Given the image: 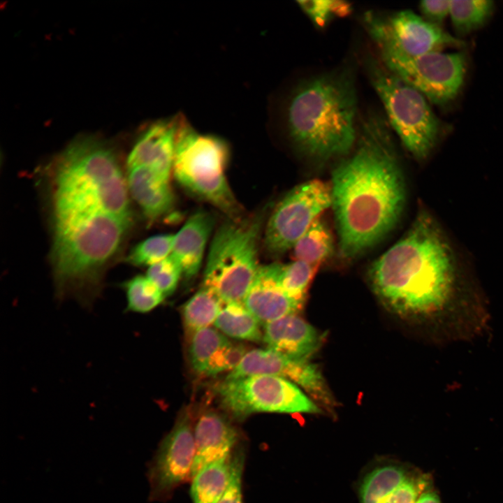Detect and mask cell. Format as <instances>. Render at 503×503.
I'll return each instance as SVG.
<instances>
[{
	"label": "cell",
	"mask_w": 503,
	"mask_h": 503,
	"mask_svg": "<svg viewBox=\"0 0 503 503\" xmlns=\"http://www.w3.org/2000/svg\"><path fill=\"white\" fill-rule=\"evenodd\" d=\"M358 147L333 171L332 205L342 258L352 259L395 226L405 202L389 128L378 115L362 125Z\"/></svg>",
	"instance_id": "6da1fadb"
},
{
	"label": "cell",
	"mask_w": 503,
	"mask_h": 503,
	"mask_svg": "<svg viewBox=\"0 0 503 503\" xmlns=\"http://www.w3.org/2000/svg\"><path fill=\"white\" fill-rule=\"evenodd\" d=\"M451 251L430 217L418 214L407 234L371 265L369 277L382 304L401 317L435 314L451 296Z\"/></svg>",
	"instance_id": "7a4b0ae2"
},
{
	"label": "cell",
	"mask_w": 503,
	"mask_h": 503,
	"mask_svg": "<svg viewBox=\"0 0 503 503\" xmlns=\"http://www.w3.org/2000/svg\"><path fill=\"white\" fill-rule=\"evenodd\" d=\"M357 96L347 71L323 73L302 81L282 105L281 126L292 145L321 161L345 155L356 142Z\"/></svg>",
	"instance_id": "3957f363"
},
{
	"label": "cell",
	"mask_w": 503,
	"mask_h": 503,
	"mask_svg": "<svg viewBox=\"0 0 503 503\" xmlns=\"http://www.w3.org/2000/svg\"><path fill=\"white\" fill-rule=\"evenodd\" d=\"M228 143L219 136L198 132L177 114L173 173L187 190L233 219L240 212L226 177Z\"/></svg>",
	"instance_id": "277c9868"
},
{
	"label": "cell",
	"mask_w": 503,
	"mask_h": 503,
	"mask_svg": "<svg viewBox=\"0 0 503 503\" xmlns=\"http://www.w3.org/2000/svg\"><path fill=\"white\" fill-rule=\"evenodd\" d=\"M261 216L224 223L215 232L208 252L203 286L224 304L243 303L260 265L258 252Z\"/></svg>",
	"instance_id": "5b68a950"
},
{
	"label": "cell",
	"mask_w": 503,
	"mask_h": 503,
	"mask_svg": "<svg viewBox=\"0 0 503 503\" xmlns=\"http://www.w3.org/2000/svg\"><path fill=\"white\" fill-rule=\"evenodd\" d=\"M365 68L393 129L415 158H425L436 143L439 123L425 96L372 57L366 59Z\"/></svg>",
	"instance_id": "8992f818"
},
{
	"label": "cell",
	"mask_w": 503,
	"mask_h": 503,
	"mask_svg": "<svg viewBox=\"0 0 503 503\" xmlns=\"http://www.w3.org/2000/svg\"><path fill=\"white\" fill-rule=\"evenodd\" d=\"M222 408L241 420L258 412L321 414L320 407L293 382L276 376L227 379L217 386Z\"/></svg>",
	"instance_id": "52a82bcc"
},
{
	"label": "cell",
	"mask_w": 503,
	"mask_h": 503,
	"mask_svg": "<svg viewBox=\"0 0 503 503\" xmlns=\"http://www.w3.org/2000/svg\"><path fill=\"white\" fill-rule=\"evenodd\" d=\"M375 43L384 65L432 103L446 104L457 96L465 74L463 53L435 51L410 57L386 43Z\"/></svg>",
	"instance_id": "ba28073f"
},
{
	"label": "cell",
	"mask_w": 503,
	"mask_h": 503,
	"mask_svg": "<svg viewBox=\"0 0 503 503\" xmlns=\"http://www.w3.org/2000/svg\"><path fill=\"white\" fill-rule=\"evenodd\" d=\"M332 205L330 184L311 180L291 189L278 203L265 226L264 246L272 255L283 254L322 212Z\"/></svg>",
	"instance_id": "9c48e42d"
},
{
	"label": "cell",
	"mask_w": 503,
	"mask_h": 503,
	"mask_svg": "<svg viewBox=\"0 0 503 503\" xmlns=\"http://www.w3.org/2000/svg\"><path fill=\"white\" fill-rule=\"evenodd\" d=\"M195 453L192 414L184 409L161 442L149 465L150 500L168 499L176 488L191 479Z\"/></svg>",
	"instance_id": "30bf717a"
},
{
	"label": "cell",
	"mask_w": 503,
	"mask_h": 503,
	"mask_svg": "<svg viewBox=\"0 0 503 503\" xmlns=\"http://www.w3.org/2000/svg\"><path fill=\"white\" fill-rule=\"evenodd\" d=\"M364 22L374 42L386 43L410 57L460 44L459 41L439 25L409 10L399 11L388 17L368 12L364 16Z\"/></svg>",
	"instance_id": "8fae6325"
},
{
	"label": "cell",
	"mask_w": 503,
	"mask_h": 503,
	"mask_svg": "<svg viewBox=\"0 0 503 503\" xmlns=\"http://www.w3.org/2000/svg\"><path fill=\"white\" fill-rule=\"evenodd\" d=\"M255 375L286 379L302 388L322 405L329 408L336 404L321 370L316 365L309 361L294 360L269 348L256 349L247 351L226 378L238 379Z\"/></svg>",
	"instance_id": "7c38bea8"
},
{
	"label": "cell",
	"mask_w": 503,
	"mask_h": 503,
	"mask_svg": "<svg viewBox=\"0 0 503 503\" xmlns=\"http://www.w3.org/2000/svg\"><path fill=\"white\" fill-rule=\"evenodd\" d=\"M281 263L260 265L243 304L261 325L296 314L303 304L291 298L279 281Z\"/></svg>",
	"instance_id": "4fadbf2b"
},
{
	"label": "cell",
	"mask_w": 503,
	"mask_h": 503,
	"mask_svg": "<svg viewBox=\"0 0 503 503\" xmlns=\"http://www.w3.org/2000/svg\"><path fill=\"white\" fill-rule=\"evenodd\" d=\"M177 114L150 123L140 133L126 161V168L143 166L170 180L173 173Z\"/></svg>",
	"instance_id": "5bb4252c"
},
{
	"label": "cell",
	"mask_w": 503,
	"mask_h": 503,
	"mask_svg": "<svg viewBox=\"0 0 503 503\" xmlns=\"http://www.w3.org/2000/svg\"><path fill=\"white\" fill-rule=\"evenodd\" d=\"M238 440L235 428L223 414L207 410L194 423L196 453L191 479L205 466L228 457Z\"/></svg>",
	"instance_id": "9a60e30c"
},
{
	"label": "cell",
	"mask_w": 503,
	"mask_h": 503,
	"mask_svg": "<svg viewBox=\"0 0 503 503\" xmlns=\"http://www.w3.org/2000/svg\"><path fill=\"white\" fill-rule=\"evenodd\" d=\"M263 340L268 348L290 358L309 361L319 349L323 336L296 314H290L264 326Z\"/></svg>",
	"instance_id": "2e32d148"
},
{
	"label": "cell",
	"mask_w": 503,
	"mask_h": 503,
	"mask_svg": "<svg viewBox=\"0 0 503 503\" xmlns=\"http://www.w3.org/2000/svg\"><path fill=\"white\" fill-rule=\"evenodd\" d=\"M169 180L146 167L127 168L129 192L150 221L161 218L173 209L175 199Z\"/></svg>",
	"instance_id": "e0dca14e"
},
{
	"label": "cell",
	"mask_w": 503,
	"mask_h": 503,
	"mask_svg": "<svg viewBox=\"0 0 503 503\" xmlns=\"http://www.w3.org/2000/svg\"><path fill=\"white\" fill-rule=\"evenodd\" d=\"M213 226L212 214L201 210L194 213L175 234L170 255L180 264L186 279L198 275Z\"/></svg>",
	"instance_id": "ac0fdd59"
},
{
	"label": "cell",
	"mask_w": 503,
	"mask_h": 503,
	"mask_svg": "<svg viewBox=\"0 0 503 503\" xmlns=\"http://www.w3.org/2000/svg\"><path fill=\"white\" fill-rule=\"evenodd\" d=\"M413 473L400 464L376 467L363 478L359 487L360 503H384Z\"/></svg>",
	"instance_id": "d6986e66"
},
{
	"label": "cell",
	"mask_w": 503,
	"mask_h": 503,
	"mask_svg": "<svg viewBox=\"0 0 503 503\" xmlns=\"http://www.w3.org/2000/svg\"><path fill=\"white\" fill-rule=\"evenodd\" d=\"M231 454L212 462L191 479L190 493L194 503H217L229 481Z\"/></svg>",
	"instance_id": "ffe728a7"
},
{
	"label": "cell",
	"mask_w": 503,
	"mask_h": 503,
	"mask_svg": "<svg viewBox=\"0 0 503 503\" xmlns=\"http://www.w3.org/2000/svg\"><path fill=\"white\" fill-rule=\"evenodd\" d=\"M292 249L293 260L314 265L319 266L329 257L333 250V236L321 217L312 224Z\"/></svg>",
	"instance_id": "44dd1931"
},
{
	"label": "cell",
	"mask_w": 503,
	"mask_h": 503,
	"mask_svg": "<svg viewBox=\"0 0 503 503\" xmlns=\"http://www.w3.org/2000/svg\"><path fill=\"white\" fill-rule=\"evenodd\" d=\"M214 325L233 338L252 342L263 340L260 323L243 303L224 304Z\"/></svg>",
	"instance_id": "7402d4cb"
},
{
	"label": "cell",
	"mask_w": 503,
	"mask_h": 503,
	"mask_svg": "<svg viewBox=\"0 0 503 503\" xmlns=\"http://www.w3.org/2000/svg\"><path fill=\"white\" fill-rule=\"evenodd\" d=\"M224 305L212 291L202 286L182 307L186 335L190 337L199 330L214 323Z\"/></svg>",
	"instance_id": "603a6c76"
},
{
	"label": "cell",
	"mask_w": 503,
	"mask_h": 503,
	"mask_svg": "<svg viewBox=\"0 0 503 503\" xmlns=\"http://www.w3.org/2000/svg\"><path fill=\"white\" fill-rule=\"evenodd\" d=\"M189 355L194 371L205 376L215 354L230 341L224 334L212 327L199 330L190 337Z\"/></svg>",
	"instance_id": "cb8c5ba5"
},
{
	"label": "cell",
	"mask_w": 503,
	"mask_h": 503,
	"mask_svg": "<svg viewBox=\"0 0 503 503\" xmlns=\"http://www.w3.org/2000/svg\"><path fill=\"white\" fill-rule=\"evenodd\" d=\"M121 286L126 299L125 312H149L159 305L165 298L146 275H136L124 282Z\"/></svg>",
	"instance_id": "d4e9b609"
},
{
	"label": "cell",
	"mask_w": 503,
	"mask_h": 503,
	"mask_svg": "<svg viewBox=\"0 0 503 503\" xmlns=\"http://www.w3.org/2000/svg\"><path fill=\"white\" fill-rule=\"evenodd\" d=\"M490 0H453L449 15L455 29L460 34L471 32L482 26L493 10Z\"/></svg>",
	"instance_id": "484cf974"
},
{
	"label": "cell",
	"mask_w": 503,
	"mask_h": 503,
	"mask_svg": "<svg viewBox=\"0 0 503 503\" xmlns=\"http://www.w3.org/2000/svg\"><path fill=\"white\" fill-rule=\"evenodd\" d=\"M319 267L298 260L280 263L279 281L282 288L291 298L304 304L308 287Z\"/></svg>",
	"instance_id": "4316f807"
},
{
	"label": "cell",
	"mask_w": 503,
	"mask_h": 503,
	"mask_svg": "<svg viewBox=\"0 0 503 503\" xmlns=\"http://www.w3.org/2000/svg\"><path fill=\"white\" fill-rule=\"evenodd\" d=\"M174 238L175 234L150 237L131 249L126 257V261L138 267H150L156 264L171 254Z\"/></svg>",
	"instance_id": "83f0119b"
},
{
	"label": "cell",
	"mask_w": 503,
	"mask_h": 503,
	"mask_svg": "<svg viewBox=\"0 0 503 503\" xmlns=\"http://www.w3.org/2000/svg\"><path fill=\"white\" fill-rule=\"evenodd\" d=\"M300 8L319 28H323L333 17H345L352 11L350 3L339 0L298 1Z\"/></svg>",
	"instance_id": "f1b7e54d"
},
{
	"label": "cell",
	"mask_w": 503,
	"mask_h": 503,
	"mask_svg": "<svg viewBox=\"0 0 503 503\" xmlns=\"http://www.w3.org/2000/svg\"><path fill=\"white\" fill-rule=\"evenodd\" d=\"M146 276L159 289L164 296L176 289L182 270L177 261L170 255L163 261L148 267Z\"/></svg>",
	"instance_id": "f546056e"
},
{
	"label": "cell",
	"mask_w": 503,
	"mask_h": 503,
	"mask_svg": "<svg viewBox=\"0 0 503 503\" xmlns=\"http://www.w3.org/2000/svg\"><path fill=\"white\" fill-rule=\"evenodd\" d=\"M247 351L240 343L229 342L223 347L211 360L205 376L233 370L241 362Z\"/></svg>",
	"instance_id": "4dcf8cb0"
},
{
	"label": "cell",
	"mask_w": 503,
	"mask_h": 503,
	"mask_svg": "<svg viewBox=\"0 0 503 503\" xmlns=\"http://www.w3.org/2000/svg\"><path fill=\"white\" fill-rule=\"evenodd\" d=\"M428 475L413 472L384 503H415L419 496L431 488Z\"/></svg>",
	"instance_id": "1f68e13d"
},
{
	"label": "cell",
	"mask_w": 503,
	"mask_h": 503,
	"mask_svg": "<svg viewBox=\"0 0 503 503\" xmlns=\"http://www.w3.org/2000/svg\"><path fill=\"white\" fill-rule=\"evenodd\" d=\"M245 453L240 450L233 451L231 457L230 476L227 487L217 503H243L242 477Z\"/></svg>",
	"instance_id": "d6a6232c"
},
{
	"label": "cell",
	"mask_w": 503,
	"mask_h": 503,
	"mask_svg": "<svg viewBox=\"0 0 503 503\" xmlns=\"http://www.w3.org/2000/svg\"><path fill=\"white\" fill-rule=\"evenodd\" d=\"M451 1L426 0L420 3V10L426 20L439 26L449 15Z\"/></svg>",
	"instance_id": "836d02e7"
},
{
	"label": "cell",
	"mask_w": 503,
	"mask_h": 503,
	"mask_svg": "<svg viewBox=\"0 0 503 503\" xmlns=\"http://www.w3.org/2000/svg\"><path fill=\"white\" fill-rule=\"evenodd\" d=\"M415 503H441L437 493L431 488L424 491Z\"/></svg>",
	"instance_id": "e575fe53"
}]
</instances>
